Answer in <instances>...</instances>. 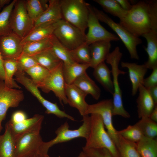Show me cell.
<instances>
[{
  "label": "cell",
  "mask_w": 157,
  "mask_h": 157,
  "mask_svg": "<svg viewBox=\"0 0 157 157\" xmlns=\"http://www.w3.org/2000/svg\"><path fill=\"white\" fill-rule=\"evenodd\" d=\"M119 23L139 38L157 29V0L140 1L133 4Z\"/></svg>",
  "instance_id": "obj_1"
},
{
  "label": "cell",
  "mask_w": 157,
  "mask_h": 157,
  "mask_svg": "<svg viewBox=\"0 0 157 157\" xmlns=\"http://www.w3.org/2000/svg\"><path fill=\"white\" fill-rule=\"evenodd\" d=\"M90 117V131L84 147L89 148H105L113 157H119L115 145L105 129L101 116L97 113H92Z\"/></svg>",
  "instance_id": "obj_2"
},
{
  "label": "cell",
  "mask_w": 157,
  "mask_h": 157,
  "mask_svg": "<svg viewBox=\"0 0 157 157\" xmlns=\"http://www.w3.org/2000/svg\"><path fill=\"white\" fill-rule=\"evenodd\" d=\"M122 55L119 47H116L110 53L106 60V63L111 66V71L113 78L114 91L113 94V115H119L125 118H129L131 116L124 108L122 100V91L118 81L119 75H124L126 73L120 69L119 67Z\"/></svg>",
  "instance_id": "obj_3"
},
{
  "label": "cell",
  "mask_w": 157,
  "mask_h": 157,
  "mask_svg": "<svg viewBox=\"0 0 157 157\" xmlns=\"http://www.w3.org/2000/svg\"><path fill=\"white\" fill-rule=\"evenodd\" d=\"M83 123L78 129H69V125L66 121L60 126L55 131L56 136L47 142H43L40 149V151L48 154L50 148L55 144L69 141L76 138H88L91 128V118L88 115L83 116Z\"/></svg>",
  "instance_id": "obj_4"
},
{
  "label": "cell",
  "mask_w": 157,
  "mask_h": 157,
  "mask_svg": "<svg viewBox=\"0 0 157 157\" xmlns=\"http://www.w3.org/2000/svg\"><path fill=\"white\" fill-rule=\"evenodd\" d=\"M60 4L62 19L85 33L89 3L83 0H61Z\"/></svg>",
  "instance_id": "obj_5"
},
{
  "label": "cell",
  "mask_w": 157,
  "mask_h": 157,
  "mask_svg": "<svg viewBox=\"0 0 157 157\" xmlns=\"http://www.w3.org/2000/svg\"><path fill=\"white\" fill-rule=\"evenodd\" d=\"M92 7L99 20L106 24L117 34L127 49L131 58L138 60L137 47L142 43V40L133 35L119 23L115 22L103 11Z\"/></svg>",
  "instance_id": "obj_6"
},
{
  "label": "cell",
  "mask_w": 157,
  "mask_h": 157,
  "mask_svg": "<svg viewBox=\"0 0 157 157\" xmlns=\"http://www.w3.org/2000/svg\"><path fill=\"white\" fill-rule=\"evenodd\" d=\"M42 123L15 136V157H26L38 151L44 142L40 132Z\"/></svg>",
  "instance_id": "obj_7"
},
{
  "label": "cell",
  "mask_w": 157,
  "mask_h": 157,
  "mask_svg": "<svg viewBox=\"0 0 157 157\" xmlns=\"http://www.w3.org/2000/svg\"><path fill=\"white\" fill-rule=\"evenodd\" d=\"M85 34L63 19L56 23L53 35L70 50L76 48L85 42Z\"/></svg>",
  "instance_id": "obj_8"
},
{
  "label": "cell",
  "mask_w": 157,
  "mask_h": 157,
  "mask_svg": "<svg viewBox=\"0 0 157 157\" xmlns=\"http://www.w3.org/2000/svg\"><path fill=\"white\" fill-rule=\"evenodd\" d=\"M9 21L13 32L22 40L33 29L34 22L28 13L25 0H17L11 12Z\"/></svg>",
  "instance_id": "obj_9"
},
{
  "label": "cell",
  "mask_w": 157,
  "mask_h": 157,
  "mask_svg": "<svg viewBox=\"0 0 157 157\" xmlns=\"http://www.w3.org/2000/svg\"><path fill=\"white\" fill-rule=\"evenodd\" d=\"M113 105L111 99H104L97 103L89 104L87 115L97 113L101 117L107 132L117 148L118 144L119 136L113 124L112 117Z\"/></svg>",
  "instance_id": "obj_10"
},
{
  "label": "cell",
  "mask_w": 157,
  "mask_h": 157,
  "mask_svg": "<svg viewBox=\"0 0 157 157\" xmlns=\"http://www.w3.org/2000/svg\"><path fill=\"white\" fill-rule=\"evenodd\" d=\"M89 15L87 22L88 31L85 34V43L88 45L99 41H118L119 38L104 28L100 23L92 7L88 4Z\"/></svg>",
  "instance_id": "obj_11"
},
{
  "label": "cell",
  "mask_w": 157,
  "mask_h": 157,
  "mask_svg": "<svg viewBox=\"0 0 157 157\" xmlns=\"http://www.w3.org/2000/svg\"><path fill=\"white\" fill-rule=\"evenodd\" d=\"M63 63L54 70L50 72L43 81L38 86L44 92L52 91L63 105L67 104L65 94L66 83L62 72Z\"/></svg>",
  "instance_id": "obj_12"
},
{
  "label": "cell",
  "mask_w": 157,
  "mask_h": 157,
  "mask_svg": "<svg viewBox=\"0 0 157 157\" xmlns=\"http://www.w3.org/2000/svg\"><path fill=\"white\" fill-rule=\"evenodd\" d=\"M24 98L22 90L8 87L4 81L0 79V133L3 129L2 122L6 118L8 109L18 106Z\"/></svg>",
  "instance_id": "obj_13"
},
{
  "label": "cell",
  "mask_w": 157,
  "mask_h": 157,
  "mask_svg": "<svg viewBox=\"0 0 157 157\" xmlns=\"http://www.w3.org/2000/svg\"><path fill=\"white\" fill-rule=\"evenodd\" d=\"M21 40L14 33L0 36V51L3 60H17L23 51Z\"/></svg>",
  "instance_id": "obj_14"
},
{
  "label": "cell",
  "mask_w": 157,
  "mask_h": 157,
  "mask_svg": "<svg viewBox=\"0 0 157 157\" xmlns=\"http://www.w3.org/2000/svg\"><path fill=\"white\" fill-rule=\"evenodd\" d=\"M65 92L67 104L78 110L82 116L87 115L89 104L85 100L87 95L74 84H65Z\"/></svg>",
  "instance_id": "obj_15"
},
{
  "label": "cell",
  "mask_w": 157,
  "mask_h": 157,
  "mask_svg": "<svg viewBox=\"0 0 157 157\" xmlns=\"http://www.w3.org/2000/svg\"><path fill=\"white\" fill-rule=\"evenodd\" d=\"M122 67L126 68L129 71V78L132 84L131 94L135 95L139 88L142 83L144 76L148 69L144 63L138 65L135 63L122 62Z\"/></svg>",
  "instance_id": "obj_16"
},
{
  "label": "cell",
  "mask_w": 157,
  "mask_h": 157,
  "mask_svg": "<svg viewBox=\"0 0 157 157\" xmlns=\"http://www.w3.org/2000/svg\"><path fill=\"white\" fill-rule=\"evenodd\" d=\"M62 19L60 0H49L46 9L34 22V27L56 23Z\"/></svg>",
  "instance_id": "obj_17"
},
{
  "label": "cell",
  "mask_w": 157,
  "mask_h": 157,
  "mask_svg": "<svg viewBox=\"0 0 157 157\" xmlns=\"http://www.w3.org/2000/svg\"><path fill=\"white\" fill-rule=\"evenodd\" d=\"M91 60L90 67L93 68L106 60L110 53V42L101 41L97 42L89 45Z\"/></svg>",
  "instance_id": "obj_18"
},
{
  "label": "cell",
  "mask_w": 157,
  "mask_h": 157,
  "mask_svg": "<svg viewBox=\"0 0 157 157\" xmlns=\"http://www.w3.org/2000/svg\"><path fill=\"white\" fill-rule=\"evenodd\" d=\"M138 91L139 94L136 100L138 117L140 118L149 117L157 104L155 103L147 89L142 85L140 86Z\"/></svg>",
  "instance_id": "obj_19"
},
{
  "label": "cell",
  "mask_w": 157,
  "mask_h": 157,
  "mask_svg": "<svg viewBox=\"0 0 157 157\" xmlns=\"http://www.w3.org/2000/svg\"><path fill=\"white\" fill-rule=\"evenodd\" d=\"M15 136L9 121L3 134L0 135V157H15Z\"/></svg>",
  "instance_id": "obj_20"
},
{
  "label": "cell",
  "mask_w": 157,
  "mask_h": 157,
  "mask_svg": "<svg viewBox=\"0 0 157 157\" xmlns=\"http://www.w3.org/2000/svg\"><path fill=\"white\" fill-rule=\"evenodd\" d=\"M146 40L147 46L145 50L148 58L144 64L148 69L157 67V29H152L142 36Z\"/></svg>",
  "instance_id": "obj_21"
},
{
  "label": "cell",
  "mask_w": 157,
  "mask_h": 157,
  "mask_svg": "<svg viewBox=\"0 0 157 157\" xmlns=\"http://www.w3.org/2000/svg\"><path fill=\"white\" fill-rule=\"evenodd\" d=\"M94 69L93 75L95 79L106 91L113 95L114 90L111 71L104 61L99 64Z\"/></svg>",
  "instance_id": "obj_22"
},
{
  "label": "cell",
  "mask_w": 157,
  "mask_h": 157,
  "mask_svg": "<svg viewBox=\"0 0 157 157\" xmlns=\"http://www.w3.org/2000/svg\"><path fill=\"white\" fill-rule=\"evenodd\" d=\"M32 56L38 64L50 72L56 69L63 63L55 55L51 48Z\"/></svg>",
  "instance_id": "obj_23"
},
{
  "label": "cell",
  "mask_w": 157,
  "mask_h": 157,
  "mask_svg": "<svg viewBox=\"0 0 157 157\" xmlns=\"http://www.w3.org/2000/svg\"><path fill=\"white\" fill-rule=\"evenodd\" d=\"M73 84L87 94H90L95 100H98L100 97V89L86 72L79 77Z\"/></svg>",
  "instance_id": "obj_24"
},
{
  "label": "cell",
  "mask_w": 157,
  "mask_h": 157,
  "mask_svg": "<svg viewBox=\"0 0 157 157\" xmlns=\"http://www.w3.org/2000/svg\"><path fill=\"white\" fill-rule=\"evenodd\" d=\"M56 23L39 26L33 27L31 31L22 40V45L31 42L41 40L50 37L53 35Z\"/></svg>",
  "instance_id": "obj_25"
},
{
  "label": "cell",
  "mask_w": 157,
  "mask_h": 157,
  "mask_svg": "<svg viewBox=\"0 0 157 157\" xmlns=\"http://www.w3.org/2000/svg\"><path fill=\"white\" fill-rule=\"evenodd\" d=\"M90 67L89 64L75 63L70 64L63 63L62 72L66 84H73L74 81L81 75L86 72Z\"/></svg>",
  "instance_id": "obj_26"
},
{
  "label": "cell",
  "mask_w": 157,
  "mask_h": 157,
  "mask_svg": "<svg viewBox=\"0 0 157 157\" xmlns=\"http://www.w3.org/2000/svg\"><path fill=\"white\" fill-rule=\"evenodd\" d=\"M44 116L39 114L35 115L33 117L27 118L24 121L17 123L10 122L12 130L15 136L30 130L39 124L42 123Z\"/></svg>",
  "instance_id": "obj_27"
},
{
  "label": "cell",
  "mask_w": 157,
  "mask_h": 157,
  "mask_svg": "<svg viewBox=\"0 0 157 157\" xmlns=\"http://www.w3.org/2000/svg\"><path fill=\"white\" fill-rule=\"evenodd\" d=\"M141 157H157V140L144 136L136 143Z\"/></svg>",
  "instance_id": "obj_28"
},
{
  "label": "cell",
  "mask_w": 157,
  "mask_h": 157,
  "mask_svg": "<svg viewBox=\"0 0 157 157\" xmlns=\"http://www.w3.org/2000/svg\"><path fill=\"white\" fill-rule=\"evenodd\" d=\"M51 49L64 64H70L76 63L72 56L70 50L63 45L53 35L51 37Z\"/></svg>",
  "instance_id": "obj_29"
},
{
  "label": "cell",
  "mask_w": 157,
  "mask_h": 157,
  "mask_svg": "<svg viewBox=\"0 0 157 157\" xmlns=\"http://www.w3.org/2000/svg\"><path fill=\"white\" fill-rule=\"evenodd\" d=\"M44 39L28 42L23 45L22 54L33 56L51 47V36Z\"/></svg>",
  "instance_id": "obj_30"
},
{
  "label": "cell",
  "mask_w": 157,
  "mask_h": 157,
  "mask_svg": "<svg viewBox=\"0 0 157 157\" xmlns=\"http://www.w3.org/2000/svg\"><path fill=\"white\" fill-rule=\"evenodd\" d=\"M49 0H25L26 9L31 18L34 22L46 9Z\"/></svg>",
  "instance_id": "obj_31"
},
{
  "label": "cell",
  "mask_w": 157,
  "mask_h": 157,
  "mask_svg": "<svg viewBox=\"0 0 157 157\" xmlns=\"http://www.w3.org/2000/svg\"><path fill=\"white\" fill-rule=\"evenodd\" d=\"M106 12L118 18L120 20L126 15L128 11L123 9L116 0H94Z\"/></svg>",
  "instance_id": "obj_32"
},
{
  "label": "cell",
  "mask_w": 157,
  "mask_h": 157,
  "mask_svg": "<svg viewBox=\"0 0 157 157\" xmlns=\"http://www.w3.org/2000/svg\"><path fill=\"white\" fill-rule=\"evenodd\" d=\"M119 136L117 147L119 157H141L137 149L136 143L128 140Z\"/></svg>",
  "instance_id": "obj_33"
},
{
  "label": "cell",
  "mask_w": 157,
  "mask_h": 157,
  "mask_svg": "<svg viewBox=\"0 0 157 157\" xmlns=\"http://www.w3.org/2000/svg\"><path fill=\"white\" fill-rule=\"evenodd\" d=\"M17 0H14L7 5L0 13V36L13 33L10 23V17Z\"/></svg>",
  "instance_id": "obj_34"
},
{
  "label": "cell",
  "mask_w": 157,
  "mask_h": 157,
  "mask_svg": "<svg viewBox=\"0 0 157 157\" xmlns=\"http://www.w3.org/2000/svg\"><path fill=\"white\" fill-rule=\"evenodd\" d=\"M3 65L5 76L4 81L6 86L10 88H20L13 78V76L17 71L16 60H3Z\"/></svg>",
  "instance_id": "obj_35"
},
{
  "label": "cell",
  "mask_w": 157,
  "mask_h": 157,
  "mask_svg": "<svg viewBox=\"0 0 157 157\" xmlns=\"http://www.w3.org/2000/svg\"><path fill=\"white\" fill-rule=\"evenodd\" d=\"M135 124L141 130L144 136L154 138L157 135V123L148 117L140 118Z\"/></svg>",
  "instance_id": "obj_36"
},
{
  "label": "cell",
  "mask_w": 157,
  "mask_h": 157,
  "mask_svg": "<svg viewBox=\"0 0 157 157\" xmlns=\"http://www.w3.org/2000/svg\"><path fill=\"white\" fill-rule=\"evenodd\" d=\"M70 51L76 62L90 65L91 57L89 45L85 42Z\"/></svg>",
  "instance_id": "obj_37"
},
{
  "label": "cell",
  "mask_w": 157,
  "mask_h": 157,
  "mask_svg": "<svg viewBox=\"0 0 157 157\" xmlns=\"http://www.w3.org/2000/svg\"><path fill=\"white\" fill-rule=\"evenodd\" d=\"M118 135L129 141L137 143L144 136L141 130L136 124L129 125L125 129L117 131Z\"/></svg>",
  "instance_id": "obj_38"
},
{
  "label": "cell",
  "mask_w": 157,
  "mask_h": 157,
  "mask_svg": "<svg viewBox=\"0 0 157 157\" xmlns=\"http://www.w3.org/2000/svg\"><path fill=\"white\" fill-rule=\"evenodd\" d=\"M31 77L33 83L38 86L45 80L50 72L37 64L25 72Z\"/></svg>",
  "instance_id": "obj_39"
},
{
  "label": "cell",
  "mask_w": 157,
  "mask_h": 157,
  "mask_svg": "<svg viewBox=\"0 0 157 157\" xmlns=\"http://www.w3.org/2000/svg\"><path fill=\"white\" fill-rule=\"evenodd\" d=\"M17 71L24 72L38 63L33 57L22 54L16 60Z\"/></svg>",
  "instance_id": "obj_40"
},
{
  "label": "cell",
  "mask_w": 157,
  "mask_h": 157,
  "mask_svg": "<svg viewBox=\"0 0 157 157\" xmlns=\"http://www.w3.org/2000/svg\"><path fill=\"white\" fill-rule=\"evenodd\" d=\"M82 151L87 157H113L105 148H89L83 147Z\"/></svg>",
  "instance_id": "obj_41"
},
{
  "label": "cell",
  "mask_w": 157,
  "mask_h": 157,
  "mask_svg": "<svg viewBox=\"0 0 157 157\" xmlns=\"http://www.w3.org/2000/svg\"><path fill=\"white\" fill-rule=\"evenodd\" d=\"M151 74L143 79L142 85L147 89L157 85V67L154 68Z\"/></svg>",
  "instance_id": "obj_42"
},
{
  "label": "cell",
  "mask_w": 157,
  "mask_h": 157,
  "mask_svg": "<svg viewBox=\"0 0 157 157\" xmlns=\"http://www.w3.org/2000/svg\"><path fill=\"white\" fill-rule=\"evenodd\" d=\"M27 118L26 114L24 111L19 110L13 113L9 121L12 124H15L21 122Z\"/></svg>",
  "instance_id": "obj_43"
},
{
  "label": "cell",
  "mask_w": 157,
  "mask_h": 157,
  "mask_svg": "<svg viewBox=\"0 0 157 157\" xmlns=\"http://www.w3.org/2000/svg\"><path fill=\"white\" fill-rule=\"evenodd\" d=\"M123 9L129 11L133 5H131L129 1L127 0H116Z\"/></svg>",
  "instance_id": "obj_44"
},
{
  "label": "cell",
  "mask_w": 157,
  "mask_h": 157,
  "mask_svg": "<svg viewBox=\"0 0 157 157\" xmlns=\"http://www.w3.org/2000/svg\"><path fill=\"white\" fill-rule=\"evenodd\" d=\"M156 104H157V85L147 89Z\"/></svg>",
  "instance_id": "obj_45"
},
{
  "label": "cell",
  "mask_w": 157,
  "mask_h": 157,
  "mask_svg": "<svg viewBox=\"0 0 157 157\" xmlns=\"http://www.w3.org/2000/svg\"><path fill=\"white\" fill-rule=\"evenodd\" d=\"M3 60L0 51V79L4 81L5 76Z\"/></svg>",
  "instance_id": "obj_46"
},
{
  "label": "cell",
  "mask_w": 157,
  "mask_h": 157,
  "mask_svg": "<svg viewBox=\"0 0 157 157\" xmlns=\"http://www.w3.org/2000/svg\"><path fill=\"white\" fill-rule=\"evenodd\" d=\"M149 117L152 121L157 122V105L155 106Z\"/></svg>",
  "instance_id": "obj_47"
},
{
  "label": "cell",
  "mask_w": 157,
  "mask_h": 157,
  "mask_svg": "<svg viewBox=\"0 0 157 157\" xmlns=\"http://www.w3.org/2000/svg\"><path fill=\"white\" fill-rule=\"evenodd\" d=\"M26 157H50L48 154H45L38 152L35 153Z\"/></svg>",
  "instance_id": "obj_48"
},
{
  "label": "cell",
  "mask_w": 157,
  "mask_h": 157,
  "mask_svg": "<svg viewBox=\"0 0 157 157\" xmlns=\"http://www.w3.org/2000/svg\"><path fill=\"white\" fill-rule=\"evenodd\" d=\"M76 157H87L84 153L81 151Z\"/></svg>",
  "instance_id": "obj_49"
},
{
  "label": "cell",
  "mask_w": 157,
  "mask_h": 157,
  "mask_svg": "<svg viewBox=\"0 0 157 157\" xmlns=\"http://www.w3.org/2000/svg\"><path fill=\"white\" fill-rule=\"evenodd\" d=\"M2 6L1 3V1L0 0V10L1 9V8H2Z\"/></svg>",
  "instance_id": "obj_50"
}]
</instances>
